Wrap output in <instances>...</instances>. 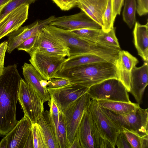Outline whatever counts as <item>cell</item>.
I'll use <instances>...</instances> for the list:
<instances>
[{"instance_id":"cb8c5ba5","label":"cell","mask_w":148,"mask_h":148,"mask_svg":"<svg viewBox=\"0 0 148 148\" xmlns=\"http://www.w3.org/2000/svg\"><path fill=\"white\" fill-rule=\"evenodd\" d=\"M106 61H108L102 57L93 54L79 55L66 58L62 64L60 69Z\"/></svg>"},{"instance_id":"7bdbcfd3","label":"cell","mask_w":148,"mask_h":148,"mask_svg":"<svg viewBox=\"0 0 148 148\" xmlns=\"http://www.w3.org/2000/svg\"><path fill=\"white\" fill-rule=\"evenodd\" d=\"M0 148H8V142L5 136L0 142Z\"/></svg>"},{"instance_id":"277c9868","label":"cell","mask_w":148,"mask_h":148,"mask_svg":"<svg viewBox=\"0 0 148 148\" xmlns=\"http://www.w3.org/2000/svg\"><path fill=\"white\" fill-rule=\"evenodd\" d=\"M101 108L121 132L124 128L141 136L148 135L147 108L144 109L139 106L134 111L126 115H121Z\"/></svg>"},{"instance_id":"5bb4252c","label":"cell","mask_w":148,"mask_h":148,"mask_svg":"<svg viewBox=\"0 0 148 148\" xmlns=\"http://www.w3.org/2000/svg\"><path fill=\"white\" fill-rule=\"evenodd\" d=\"M29 5L24 3L9 13L0 23V39L19 28L28 19Z\"/></svg>"},{"instance_id":"484cf974","label":"cell","mask_w":148,"mask_h":148,"mask_svg":"<svg viewBox=\"0 0 148 148\" xmlns=\"http://www.w3.org/2000/svg\"><path fill=\"white\" fill-rule=\"evenodd\" d=\"M56 136L60 148H69L66 120L63 112H60Z\"/></svg>"},{"instance_id":"603a6c76","label":"cell","mask_w":148,"mask_h":148,"mask_svg":"<svg viewBox=\"0 0 148 148\" xmlns=\"http://www.w3.org/2000/svg\"><path fill=\"white\" fill-rule=\"evenodd\" d=\"M100 106L116 114L125 115L134 111L140 106L137 103L103 99L97 100Z\"/></svg>"},{"instance_id":"ab89813d","label":"cell","mask_w":148,"mask_h":148,"mask_svg":"<svg viewBox=\"0 0 148 148\" xmlns=\"http://www.w3.org/2000/svg\"><path fill=\"white\" fill-rule=\"evenodd\" d=\"M112 19L114 22L116 16L120 14L124 0H112Z\"/></svg>"},{"instance_id":"f1b7e54d","label":"cell","mask_w":148,"mask_h":148,"mask_svg":"<svg viewBox=\"0 0 148 148\" xmlns=\"http://www.w3.org/2000/svg\"><path fill=\"white\" fill-rule=\"evenodd\" d=\"M101 29L85 28L70 31L79 38L96 43Z\"/></svg>"},{"instance_id":"7a4b0ae2","label":"cell","mask_w":148,"mask_h":148,"mask_svg":"<svg viewBox=\"0 0 148 148\" xmlns=\"http://www.w3.org/2000/svg\"><path fill=\"white\" fill-rule=\"evenodd\" d=\"M54 78L64 79L69 80L70 84L88 88L108 79H119L115 64L107 61L60 69Z\"/></svg>"},{"instance_id":"4dcf8cb0","label":"cell","mask_w":148,"mask_h":148,"mask_svg":"<svg viewBox=\"0 0 148 148\" xmlns=\"http://www.w3.org/2000/svg\"><path fill=\"white\" fill-rule=\"evenodd\" d=\"M103 26L101 28L105 32H108L114 27L112 19V0H108L107 5L102 17Z\"/></svg>"},{"instance_id":"e575fe53","label":"cell","mask_w":148,"mask_h":148,"mask_svg":"<svg viewBox=\"0 0 148 148\" xmlns=\"http://www.w3.org/2000/svg\"><path fill=\"white\" fill-rule=\"evenodd\" d=\"M38 36L32 37L23 41L17 47L18 50L24 51L29 54L34 46Z\"/></svg>"},{"instance_id":"ac0fdd59","label":"cell","mask_w":148,"mask_h":148,"mask_svg":"<svg viewBox=\"0 0 148 148\" xmlns=\"http://www.w3.org/2000/svg\"><path fill=\"white\" fill-rule=\"evenodd\" d=\"M22 69L25 81L36 91L44 102L48 101L50 96L47 88L42 87L41 84L45 79L31 64L25 62Z\"/></svg>"},{"instance_id":"ba28073f","label":"cell","mask_w":148,"mask_h":148,"mask_svg":"<svg viewBox=\"0 0 148 148\" xmlns=\"http://www.w3.org/2000/svg\"><path fill=\"white\" fill-rule=\"evenodd\" d=\"M88 108L101 135L115 148L120 129L104 113L97 100H90Z\"/></svg>"},{"instance_id":"44dd1931","label":"cell","mask_w":148,"mask_h":148,"mask_svg":"<svg viewBox=\"0 0 148 148\" xmlns=\"http://www.w3.org/2000/svg\"><path fill=\"white\" fill-rule=\"evenodd\" d=\"M141 25L136 21L133 31L134 43L138 55L145 62H148V22Z\"/></svg>"},{"instance_id":"836d02e7","label":"cell","mask_w":148,"mask_h":148,"mask_svg":"<svg viewBox=\"0 0 148 148\" xmlns=\"http://www.w3.org/2000/svg\"><path fill=\"white\" fill-rule=\"evenodd\" d=\"M63 11H68L77 7V0H52Z\"/></svg>"},{"instance_id":"3957f363","label":"cell","mask_w":148,"mask_h":148,"mask_svg":"<svg viewBox=\"0 0 148 148\" xmlns=\"http://www.w3.org/2000/svg\"><path fill=\"white\" fill-rule=\"evenodd\" d=\"M43 28L65 45L69 50V57L92 54L113 62L117 57L116 50L79 38L70 31L49 24Z\"/></svg>"},{"instance_id":"f35d334b","label":"cell","mask_w":148,"mask_h":148,"mask_svg":"<svg viewBox=\"0 0 148 148\" xmlns=\"http://www.w3.org/2000/svg\"><path fill=\"white\" fill-rule=\"evenodd\" d=\"M136 10L140 16L145 15L148 12V0H137Z\"/></svg>"},{"instance_id":"6da1fadb","label":"cell","mask_w":148,"mask_h":148,"mask_svg":"<svg viewBox=\"0 0 148 148\" xmlns=\"http://www.w3.org/2000/svg\"><path fill=\"white\" fill-rule=\"evenodd\" d=\"M22 78L15 64L5 67L0 76V135H6L17 122L16 106Z\"/></svg>"},{"instance_id":"d6a6232c","label":"cell","mask_w":148,"mask_h":148,"mask_svg":"<svg viewBox=\"0 0 148 148\" xmlns=\"http://www.w3.org/2000/svg\"><path fill=\"white\" fill-rule=\"evenodd\" d=\"M48 104L50 108L49 111L50 116L56 134L60 111L52 97H50V99L48 101Z\"/></svg>"},{"instance_id":"8fae6325","label":"cell","mask_w":148,"mask_h":148,"mask_svg":"<svg viewBox=\"0 0 148 148\" xmlns=\"http://www.w3.org/2000/svg\"><path fill=\"white\" fill-rule=\"evenodd\" d=\"M88 88L73 84L55 88L47 87V90L57 105L63 112L72 103L87 92Z\"/></svg>"},{"instance_id":"9a60e30c","label":"cell","mask_w":148,"mask_h":148,"mask_svg":"<svg viewBox=\"0 0 148 148\" xmlns=\"http://www.w3.org/2000/svg\"><path fill=\"white\" fill-rule=\"evenodd\" d=\"M32 124L24 116L18 121L16 125L5 136L8 148H24L27 139L32 133Z\"/></svg>"},{"instance_id":"2e32d148","label":"cell","mask_w":148,"mask_h":148,"mask_svg":"<svg viewBox=\"0 0 148 148\" xmlns=\"http://www.w3.org/2000/svg\"><path fill=\"white\" fill-rule=\"evenodd\" d=\"M138 62V59L127 51L121 50L119 51L115 64L117 73L119 80L128 92L130 91L132 70Z\"/></svg>"},{"instance_id":"7402d4cb","label":"cell","mask_w":148,"mask_h":148,"mask_svg":"<svg viewBox=\"0 0 148 148\" xmlns=\"http://www.w3.org/2000/svg\"><path fill=\"white\" fill-rule=\"evenodd\" d=\"M36 123L44 136L48 148H60L56 132L51 121L49 111H44Z\"/></svg>"},{"instance_id":"d4e9b609","label":"cell","mask_w":148,"mask_h":148,"mask_svg":"<svg viewBox=\"0 0 148 148\" xmlns=\"http://www.w3.org/2000/svg\"><path fill=\"white\" fill-rule=\"evenodd\" d=\"M96 43L118 51L121 50L115 34V28L113 27L108 32H103L102 29L98 36Z\"/></svg>"},{"instance_id":"8992f818","label":"cell","mask_w":148,"mask_h":148,"mask_svg":"<svg viewBox=\"0 0 148 148\" xmlns=\"http://www.w3.org/2000/svg\"><path fill=\"white\" fill-rule=\"evenodd\" d=\"M18 96L24 116L32 124L36 123L44 112V102L36 91L22 78L20 81Z\"/></svg>"},{"instance_id":"8d00e7d4","label":"cell","mask_w":148,"mask_h":148,"mask_svg":"<svg viewBox=\"0 0 148 148\" xmlns=\"http://www.w3.org/2000/svg\"><path fill=\"white\" fill-rule=\"evenodd\" d=\"M115 145L118 148H132L123 132H121L117 137Z\"/></svg>"},{"instance_id":"b9f144b4","label":"cell","mask_w":148,"mask_h":148,"mask_svg":"<svg viewBox=\"0 0 148 148\" xmlns=\"http://www.w3.org/2000/svg\"><path fill=\"white\" fill-rule=\"evenodd\" d=\"M13 0H0V14L4 8Z\"/></svg>"},{"instance_id":"9c48e42d","label":"cell","mask_w":148,"mask_h":148,"mask_svg":"<svg viewBox=\"0 0 148 148\" xmlns=\"http://www.w3.org/2000/svg\"><path fill=\"white\" fill-rule=\"evenodd\" d=\"M31 64L45 79L54 78L66 59L64 55H49L34 51L29 54Z\"/></svg>"},{"instance_id":"1f68e13d","label":"cell","mask_w":148,"mask_h":148,"mask_svg":"<svg viewBox=\"0 0 148 148\" xmlns=\"http://www.w3.org/2000/svg\"><path fill=\"white\" fill-rule=\"evenodd\" d=\"M36 0H13L3 9L0 14V23L3 18L10 12L21 4H30Z\"/></svg>"},{"instance_id":"52a82bcc","label":"cell","mask_w":148,"mask_h":148,"mask_svg":"<svg viewBox=\"0 0 148 148\" xmlns=\"http://www.w3.org/2000/svg\"><path fill=\"white\" fill-rule=\"evenodd\" d=\"M90 100L88 94L86 92L63 112L66 124L69 148L76 135L78 127Z\"/></svg>"},{"instance_id":"83f0119b","label":"cell","mask_w":148,"mask_h":148,"mask_svg":"<svg viewBox=\"0 0 148 148\" xmlns=\"http://www.w3.org/2000/svg\"><path fill=\"white\" fill-rule=\"evenodd\" d=\"M132 148H148V135L140 136L123 128L122 129Z\"/></svg>"},{"instance_id":"f546056e","label":"cell","mask_w":148,"mask_h":148,"mask_svg":"<svg viewBox=\"0 0 148 148\" xmlns=\"http://www.w3.org/2000/svg\"><path fill=\"white\" fill-rule=\"evenodd\" d=\"M32 130L34 148H48L44 136L37 123L32 124Z\"/></svg>"},{"instance_id":"d6986e66","label":"cell","mask_w":148,"mask_h":148,"mask_svg":"<svg viewBox=\"0 0 148 148\" xmlns=\"http://www.w3.org/2000/svg\"><path fill=\"white\" fill-rule=\"evenodd\" d=\"M93 121L88 107L78 127L76 135L79 140L82 148H95Z\"/></svg>"},{"instance_id":"74e56055","label":"cell","mask_w":148,"mask_h":148,"mask_svg":"<svg viewBox=\"0 0 148 148\" xmlns=\"http://www.w3.org/2000/svg\"><path fill=\"white\" fill-rule=\"evenodd\" d=\"M7 47V40L0 43V76L2 74L5 68L4 60Z\"/></svg>"},{"instance_id":"e0dca14e","label":"cell","mask_w":148,"mask_h":148,"mask_svg":"<svg viewBox=\"0 0 148 148\" xmlns=\"http://www.w3.org/2000/svg\"><path fill=\"white\" fill-rule=\"evenodd\" d=\"M148 84V62H145L140 67H134L131 74L130 92L139 105L142 101L144 92Z\"/></svg>"},{"instance_id":"ffe728a7","label":"cell","mask_w":148,"mask_h":148,"mask_svg":"<svg viewBox=\"0 0 148 148\" xmlns=\"http://www.w3.org/2000/svg\"><path fill=\"white\" fill-rule=\"evenodd\" d=\"M108 0H77V7L101 27L102 17Z\"/></svg>"},{"instance_id":"60d3db41","label":"cell","mask_w":148,"mask_h":148,"mask_svg":"<svg viewBox=\"0 0 148 148\" xmlns=\"http://www.w3.org/2000/svg\"><path fill=\"white\" fill-rule=\"evenodd\" d=\"M69 148H82L79 140L76 135Z\"/></svg>"},{"instance_id":"d590c367","label":"cell","mask_w":148,"mask_h":148,"mask_svg":"<svg viewBox=\"0 0 148 148\" xmlns=\"http://www.w3.org/2000/svg\"><path fill=\"white\" fill-rule=\"evenodd\" d=\"M48 87L52 88H60L67 85L70 81L66 79L60 78H53L48 81Z\"/></svg>"},{"instance_id":"4316f807","label":"cell","mask_w":148,"mask_h":148,"mask_svg":"<svg viewBox=\"0 0 148 148\" xmlns=\"http://www.w3.org/2000/svg\"><path fill=\"white\" fill-rule=\"evenodd\" d=\"M136 0H125L122 13L123 19L132 28L136 21Z\"/></svg>"},{"instance_id":"7c38bea8","label":"cell","mask_w":148,"mask_h":148,"mask_svg":"<svg viewBox=\"0 0 148 148\" xmlns=\"http://www.w3.org/2000/svg\"><path fill=\"white\" fill-rule=\"evenodd\" d=\"M49 25L69 31L85 28L101 29L98 23L82 10L73 15L55 17Z\"/></svg>"},{"instance_id":"30bf717a","label":"cell","mask_w":148,"mask_h":148,"mask_svg":"<svg viewBox=\"0 0 148 148\" xmlns=\"http://www.w3.org/2000/svg\"><path fill=\"white\" fill-rule=\"evenodd\" d=\"M55 17L51 16L42 20L36 21L24 27H21L17 30L8 34V47L6 52L10 54L23 41L27 39L37 35L42 29L49 25Z\"/></svg>"},{"instance_id":"5b68a950","label":"cell","mask_w":148,"mask_h":148,"mask_svg":"<svg viewBox=\"0 0 148 148\" xmlns=\"http://www.w3.org/2000/svg\"><path fill=\"white\" fill-rule=\"evenodd\" d=\"M87 92L92 99L131 102L125 87L116 78L108 79L93 85Z\"/></svg>"},{"instance_id":"4fadbf2b","label":"cell","mask_w":148,"mask_h":148,"mask_svg":"<svg viewBox=\"0 0 148 148\" xmlns=\"http://www.w3.org/2000/svg\"><path fill=\"white\" fill-rule=\"evenodd\" d=\"M34 51L49 55H64L69 57L68 49L61 42L43 28L29 55Z\"/></svg>"}]
</instances>
